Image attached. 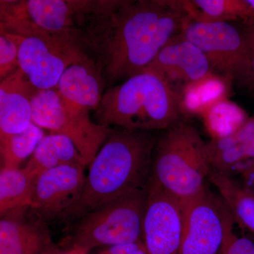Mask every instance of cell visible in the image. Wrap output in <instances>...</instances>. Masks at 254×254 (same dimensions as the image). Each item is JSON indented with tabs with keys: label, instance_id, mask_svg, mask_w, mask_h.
I'll return each mask as SVG.
<instances>
[{
	"label": "cell",
	"instance_id": "cb8c5ba5",
	"mask_svg": "<svg viewBox=\"0 0 254 254\" xmlns=\"http://www.w3.org/2000/svg\"><path fill=\"white\" fill-rule=\"evenodd\" d=\"M18 68L17 46L6 33H0V78L4 79Z\"/></svg>",
	"mask_w": 254,
	"mask_h": 254
},
{
	"label": "cell",
	"instance_id": "44dd1931",
	"mask_svg": "<svg viewBox=\"0 0 254 254\" xmlns=\"http://www.w3.org/2000/svg\"><path fill=\"white\" fill-rule=\"evenodd\" d=\"M200 115L212 138L229 136L237 131L247 121L244 110L227 98L209 105Z\"/></svg>",
	"mask_w": 254,
	"mask_h": 254
},
{
	"label": "cell",
	"instance_id": "484cf974",
	"mask_svg": "<svg viewBox=\"0 0 254 254\" xmlns=\"http://www.w3.org/2000/svg\"><path fill=\"white\" fill-rule=\"evenodd\" d=\"M222 254H254V243L246 237H227L222 247Z\"/></svg>",
	"mask_w": 254,
	"mask_h": 254
},
{
	"label": "cell",
	"instance_id": "ac0fdd59",
	"mask_svg": "<svg viewBox=\"0 0 254 254\" xmlns=\"http://www.w3.org/2000/svg\"><path fill=\"white\" fill-rule=\"evenodd\" d=\"M45 241L34 227L8 216L0 221V254H41Z\"/></svg>",
	"mask_w": 254,
	"mask_h": 254
},
{
	"label": "cell",
	"instance_id": "52a82bcc",
	"mask_svg": "<svg viewBox=\"0 0 254 254\" xmlns=\"http://www.w3.org/2000/svg\"><path fill=\"white\" fill-rule=\"evenodd\" d=\"M32 121L42 128L67 137L85 166L91 164L115 129L93 123L89 110L64 98L56 88L38 90L32 99Z\"/></svg>",
	"mask_w": 254,
	"mask_h": 254
},
{
	"label": "cell",
	"instance_id": "603a6c76",
	"mask_svg": "<svg viewBox=\"0 0 254 254\" xmlns=\"http://www.w3.org/2000/svg\"><path fill=\"white\" fill-rule=\"evenodd\" d=\"M208 179L233 216L254 232V198L241 190L230 175L210 170Z\"/></svg>",
	"mask_w": 254,
	"mask_h": 254
},
{
	"label": "cell",
	"instance_id": "ffe728a7",
	"mask_svg": "<svg viewBox=\"0 0 254 254\" xmlns=\"http://www.w3.org/2000/svg\"><path fill=\"white\" fill-rule=\"evenodd\" d=\"M229 80L214 73L195 84L187 87L180 95L182 114H199L215 102L227 98Z\"/></svg>",
	"mask_w": 254,
	"mask_h": 254
},
{
	"label": "cell",
	"instance_id": "7402d4cb",
	"mask_svg": "<svg viewBox=\"0 0 254 254\" xmlns=\"http://www.w3.org/2000/svg\"><path fill=\"white\" fill-rule=\"evenodd\" d=\"M45 136L43 128L32 123L21 133L0 138L1 168H20L23 162L32 156Z\"/></svg>",
	"mask_w": 254,
	"mask_h": 254
},
{
	"label": "cell",
	"instance_id": "4316f807",
	"mask_svg": "<svg viewBox=\"0 0 254 254\" xmlns=\"http://www.w3.org/2000/svg\"><path fill=\"white\" fill-rule=\"evenodd\" d=\"M98 254H148L143 241L133 242V243L125 244L110 246L105 249Z\"/></svg>",
	"mask_w": 254,
	"mask_h": 254
},
{
	"label": "cell",
	"instance_id": "5b68a950",
	"mask_svg": "<svg viewBox=\"0 0 254 254\" xmlns=\"http://www.w3.org/2000/svg\"><path fill=\"white\" fill-rule=\"evenodd\" d=\"M210 170L206 142L194 126L181 120L157 139L149 182L187 199L205 190Z\"/></svg>",
	"mask_w": 254,
	"mask_h": 254
},
{
	"label": "cell",
	"instance_id": "2e32d148",
	"mask_svg": "<svg viewBox=\"0 0 254 254\" xmlns=\"http://www.w3.org/2000/svg\"><path fill=\"white\" fill-rule=\"evenodd\" d=\"M75 164L85 166L73 142L63 135L52 133L43 137L23 168L36 178L50 169Z\"/></svg>",
	"mask_w": 254,
	"mask_h": 254
},
{
	"label": "cell",
	"instance_id": "30bf717a",
	"mask_svg": "<svg viewBox=\"0 0 254 254\" xmlns=\"http://www.w3.org/2000/svg\"><path fill=\"white\" fill-rule=\"evenodd\" d=\"M4 33L17 46L20 69L38 90L55 89L68 66L89 58L81 50L44 38Z\"/></svg>",
	"mask_w": 254,
	"mask_h": 254
},
{
	"label": "cell",
	"instance_id": "83f0119b",
	"mask_svg": "<svg viewBox=\"0 0 254 254\" xmlns=\"http://www.w3.org/2000/svg\"><path fill=\"white\" fill-rule=\"evenodd\" d=\"M248 9H247V19H252L254 18V0H246Z\"/></svg>",
	"mask_w": 254,
	"mask_h": 254
},
{
	"label": "cell",
	"instance_id": "d4e9b609",
	"mask_svg": "<svg viewBox=\"0 0 254 254\" xmlns=\"http://www.w3.org/2000/svg\"><path fill=\"white\" fill-rule=\"evenodd\" d=\"M244 28L247 48V73L244 84L254 90V21L248 20Z\"/></svg>",
	"mask_w": 254,
	"mask_h": 254
},
{
	"label": "cell",
	"instance_id": "f1b7e54d",
	"mask_svg": "<svg viewBox=\"0 0 254 254\" xmlns=\"http://www.w3.org/2000/svg\"><path fill=\"white\" fill-rule=\"evenodd\" d=\"M79 254V253H77V252H74V251H71V252H70V253H68V254Z\"/></svg>",
	"mask_w": 254,
	"mask_h": 254
},
{
	"label": "cell",
	"instance_id": "3957f363",
	"mask_svg": "<svg viewBox=\"0 0 254 254\" xmlns=\"http://www.w3.org/2000/svg\"><path fill=\"white\" fill-rule=\"evenodd\" d=\"M182 115L176 92L158 75L143 71L108 88L95 118L103 126L153 131L173 126Z\"/></svg>",
	"mask_w": 254,
	"mask_h": 254
},
{
	"label": "cell",
	"instance_id": "ba28073f",
	"mask_svg": "<svg viewBox=\"0 0 254 254\" xmlns=\"http://www.w3.org/2000/svg\"><path fill=\"white\" fill-rule=\"evenodd\" d=\"M183 215L181 254H217L232 235L233 215L221 197L205 187L180 200Z\"/></svg>",
	"mask_w": 254,
	"mask_h": 254
},
{
	"label": "cell",
	"instance_id": "5bb4252c",
	"mask_svg": "<svg viewBox=\"0 0 254 254\" xmlns=\"http://www.w3.org/2000/svg\"><path fill=\"white\" fill-rule=\"evenodd\" d=\"M38 91L19 68L0 83V138L21 133L32 121V99Z\"/></svg>",
	"mask_w": 254,
	"mask_h": 254
},
{
	"label": "cell",
	"instance_id": "7a4b0ae2",
	"mask_svg": "<svg viewBox=\"0 0 254 254\" xmlns=\"http://www.w3.org/2000/svg\"><path fill=\"white\" fill-rule=\"evenodd\" d=\"M157 139L151 131L115 130L91 162L81 200L73 213L87 214L148 190Z\"/></svg>",
	"mask_w": 254,
	"mask_h": 254
},
{
	"label": "cell",
	"instance_id": "9c48e42d",
	"mask_svg": "<svg viewBox=\"0 0 254 254\" xmlns=\"http://www.w3.org/2000/svg\"><path fill=\"white\" fill-rule=\"evenodd\" d=\"M181 34L205 55L214 73L245 83L247 48L242 30L229 22H198L189 17Z\"/></svg>",
	"mask_w": 254,
	"mask_h": 254
},
{
	"label": "cell",
	"instance_id": "6da1fadb",
	"mask_svg": "<svg viewBox=\"0 0 254 254\" xmlns=\"http://www.w3.org/2000/svg\"><path fill=\"white\" fill-rule=\"evenodd\" d=\"M188 18L180 0H97L83 49L113 84L143 72Z\"/></svg>",
	"mask_w": 254,
	"mask_h": 254
},
{
	"label": "cell",
	"instance_id": "f546056e",
	"mask_svg": "<svg viewBox=\"0 0 254 254\" xmlns=\"http://www.w3.org/2000/svg\"><path fill=\"white\" fill-rule=\"evenodd\" d=\"M250 20H253V21H254V18H252V19H250Z\"/></svg>",
	"mask_w": 254,
	"mask_h": 254
},
{
	"label": "cell",
	"instance_id": "8fae6325",
	"mask_svg": "<svg viewBox=\"0 0 254 254\" xmlns=\"http://www.w3.org/2000/svg\"><path fill=\"white\" fill-rule=\"evenodd\" d=\"M183 215L180 200L148 182L143 223L148 254H181Z\"/></svg>",
	"mask_w": 254,
	"mask_h": 254
},
{
	"label": "cell",
	"instance_id": "4fadbf2b",
	"mask_svg": "<svg viewBox=\"0 0 254 254\" xmlns=\"http://www.w3.org/2000/svg\"><path fill=\"white\" fill-rule=\"evenodd\" d=\"M83 165H63L36 177L31 208L48 217L73 213L81 200L86 178Z\"/></svg>",
	"mask_w": 254,
	"mask_h": 254
},
{
	"label": "cell",
	"instance_id": "277c9868",
	"mask_svg": "<svg viewBox=\"0 0 254 254\" xmlns=\"http://www.w3.org/2000/svg\"><path fill=\"white\" fill-rule=\"evenodd\" d=\"M97 0H15L0 1V32L44 38L83 49Z\"/></svg>",
	"mask_w": 254,
	"mask_h": 254
},
{
	"label": "cell",
	"instance_id": "e0dca14e",
	"mask_svg": "<svg viewBox=\"0 0 254 254\" xmlns=\"http://www.w3.org/2000/svg\"><path fill=\"white\" fill-rule=\"evenodd\" d=\"M36 177L24 168L0 170V214L1 217L31 206Z\"/></svg>",
	"mask_w": 254,
	"mask_h": 254
},
{
	"label": "cell",
	"instance_id": "8992f818",
	"mask_svg": "<svg viewBox=\"0 0 254 254\" xmlns=\"http://www.w3.org/2000/svg\"><path fill=\"white\" fill-rule=\"evenodd\" d=\"M147 191L125 195L86 214L75 234L73 251L87 254L100 246L143 240Z\"/></svg>",
	"mask_w": 254,
	"mask_h": 254
},
{
	"label": "cell",
	"instance_id": "7c38bea8",
	"mask_svg": "<svg viewBox=\"0 0 254 254\" xmlns=\"http://www.w3.org/2000/svg\"><path fill=\"white\" fill-rule=\"evenodd\" d=\"M143 71L160 76L180 97L187 87L215 73L205 55L182 34L164 47Z\"/></svg>",
	"mask_w": 254,
	"mask_h": 254
},
{
	"label": "cell",
	"instance_id": "d6986e66",
	"mask_svg": "<svg viewBox=\"0 0 254 254\" xmlns=\"http://www.w3.org/2000/svg\"><path fill=\"white\" fill-rule=\"evenodd\" d=\"M182 9L192 20L198 22H229L247 19V6L240 0H182Z\"/></svg>",
	"mask_w": 254,
	"mask_h": 254
},
{
	"label": "cell",
	"instance_id": "9a60e30c",
	"mask_svg": "<svg viewBox=\"0 0 254 254\" xmlns=\"http://www.w3.org/2000/svg\"><path fill=\"white\" fill-rule=\"evenodd\" d=\"M105 83L100 70L91 58L73 64L62 75L56 89L78 108L98 109Z\"/></svg>",
	"mask_w": 254,
	"mask_h": 254
}]
</instances>
